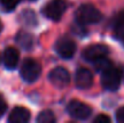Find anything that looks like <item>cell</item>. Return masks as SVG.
Wrapping results in <instances>:
<instances>
[{
  "instance_id": "1",
  "label": "cell",
  "mask_w": 124,
  "mask_h": 123,
  "mask_svg": "<svg viewBox=\"0 0 124 123\" xmlns=\"http://www.w3.org/2000/svg\"><path fill=\"white\" fill-rule=\"evenodd\" d=\"M102 18L101 12L90 4L81 5L76 11V21L80 25H87V24H94L100 22Z\"/></svg>"
},
{
  "instance_id": "2",
  "label": "cell",
  "mask_w": 124,
  "mask_h": 123,
  "mask_svg": "<svg viewBox=\"0 0 124 123\" xmlns=\"http://www.w3.org/2000/svg\"><path fill=\"white\" fill-rule=\"evenodd\" d=\"M101 74H102L101 75V84L105 89L113 92L119 88L121 81H122V75L118 69L112 66V68L102 71Z\"/></svg>"
},
{
  "instance_id": "3",
  "label": "cell",
  "mask_w": 124,
  "mask_h": 123,
  "mask_svg": "<svg viewBox=\"0 0 124 123\" xmlns=\"http://www.w3.org/2000/svg\"><path fill=\"white\" fill-rule=\"evenodd\" d=\"M41 74L40 64L34 59H25L21 68V76L27 82H35Z\"/></svg>"
},
{
  "instance_id": "4",
  "label": "cell",
  "mask_w": 124,
  "mask_h": 123,
  "mask_svg": "<svg viewBox=\"0 0 124 123\" xmlns=\"http://www.w3.org/2000/svg\"><path fill=\"white\" fill-rule=\"evenodd\" d=\"M66 11V2L64 0H51L43 6V15L51 21H59Z\"/></svg>"
},
{
  "instance_id": "5",
  "label": "cell",
  "mask_w": 124,
  "mask_h": 123,
  "mask_svg": "<svg viewBox=\"0 0 124 123\" xmlns=\"http://www.w3.org/2000/svg\"><path fill=\"white\" fill-rule=\"evenodd\" d=\"M68 112L75 120L83 121V120H87L92 115V109H90V106H88L87 104H84L82 101L72 100L68 105Z\"/></svg>"
},
{
  "instance_id": "6",
  "label": "cell",
  "mask_w": 124,
  "mask_h": 123,
  "mask_svg": "<svg viewBox=\"0 0 124 123\" xmlns=\"http://www.w3.org/2000/svg\"><path fill=\"white\" fill-rule=\"evenodd\" d=\"M54 47H55L57 53L62 58H65V59L71 58L76 52V43L74 42V40H71L68 36H63V38L58 39Z\"/></svg>"
},
{
  "instance_id": "7",
  "label": "cell",
  "mask_w": 124,
  "mask_h": 123,
  "mask_svg": "<svg viewBox=\"0 0 124 123\" xmlns=\"http://www.w3.org/2000/svg\"><path fill=\"white\" fill-rule=\"evenodd\" d=\"M48 80L49 82L54 86V87H58V88H64L69 84L70 82V73L65 69V68H62V66H58V68H54L49 75H48Z\"/></svg>"
},
{
  "instance_id": "8",
  "label": "cell",
  "mask_w": 124,
  "mask_h": 123,
  "mask_svg": "<svg viewBox=\"0 0 124 123\" xmlns=\"http://www.w3.org/2000/svg\"><path fill=\"white\" fill-rule=\"evenodd\" d=\"M107 54H108V47L105 46V45H100V43L88 46L82 53L83 58L87 62H92V63L95 62L96 59L101 58V57L107 56Z\"/></svg>"
},
{
  "instance_id": "9",
  "label": "cell",
  "mask_w": 124,
  "mask_h": 123,
  "mask_svg": "<svg viewBox=\"0 0 124 123\" xmlns=\"http://www.w3.org/2000/svg\"><path fill=\"white\" fill-rule=\"evenodd\" d=\"M75 83L81 89L89 88L92 86V83H93V74H92V71L85 69V68L78 69L76 71V74H75Z\"/></svg>"
},
{
  "instance_id": "10",
  "label": "cell",
  "mask_w": 124,
  "mask_h": 123,
  "mask_svg": "<svg viewBox=\"0 0 124 123\" xmlns=\"http://www.w3.org/2000/svg\"><path fill=\"white\" fill-rule=\"evenodd\" d=\"M29 120H30V112L28 109L23 106L15 107L8 116L10 123H27Z\"/></svg>"
},
{
  "instance_id": "11",
  "label": "cell",
  "mask_w": 124,
  "mask_h": 123,
  "mask_svg": "<svg viewBox=\"0 0 124 123\" xmlns=\"http://www.w3.org/2000/svg\"><path fill=\"white\" fill-rule=\"evenodd\" d=\"M19 53L15 47H7L4 52V64L7 69H15L18 65Z\"/></svg>"
},
{
  "instance_id": "12",
  "label": "cell",
  "mask_w": 124,
  "mask_h": 123,
  "mask_svg": "<svg viewBox=\"0 0 124 123\" xmlns=\"http://www.w3.org/2000/svg\"><path fill=\"white\" fill-rule=\"evenodd\" d=\"M112 28L117 38L122 39L124 36V11L119 12L112 22Z\"/></svg>"
},
{
  "instance_id": "13",
  "label": "cell",
  "mask_w": 124,
  "mask_h": 123,
  "mask_svg": "<svg viewBox=\"0 0 124 123\" xmlns=\"http://www.w3.org/2000/svg\"><path fill=\"white\" fill-rule=\"evenodd\" d=\"M16 40L23 48H27V49H30L33 43H34L33 36L28 33H24V32H19L16 36Z\"/></svg>"
},
{
  "instance_id": "14",
  "label": "cell",
  "mask_w": 124,
  "mask_h": 123,
  "mask_svg": "<svg viewBox=\"0 0 124 123\" xmlns=\"http://www.w3.org/2000/svg\"><path fill=\"white\" fill-rule=\"evenodd\" d=\"M93 63H94L95 69H96L99 73H102V71H105V70H107V69H110V68L113 66L112 62H111L106 56H105V57H101V58H99V59H96V60L93 62Z\"/></svg>"
},
{
  "instance_id": "15",
  "label": "cell",
  "mask_w": 124,
  "mask_h": 123,
  "mask_svg": "<svg viewBox=\"0 0 124 123\" xmlns=\"http://www.w3.org/2000/svg\"><path fill=\"white\" fill-rule=\"evenodd\" d=\"M36 121L39 123H54L55 122V116L51 110H45V111L40 112Z\"/></svg>"
},
{
  "instance_id": "16",
  "label": "cell",
  "mask_w": 124,
  "mask_h": 123,
  "mask_svg": "<svg viewBox=\"0 0 124 123\" xmlns=\"http://www.w3.org/2000/svg\"><path fill=\"white\" fill-rule=\"evenodd\" d=\"M0 1L6 11H12L19 4V0H0Z\"/></svg>"
},
{
  "instance_id": "17",
  "label": "cell",
  "mask_w": 124,
  "mask_h": 123,
  "mask_svg": "<svg viewBox=\"0 0 124 123\" xmlns=\"http://www.w3.org/2000/svg\"><path fill=\"white\" fill-rule=\"evenodd\" d=\"M94 122L95 123H110L111 122V118L106 115H99L94 118Z\"/></svg>"
},
{
  "instance_id": "18",
  "label": "cell",
  "mask_w": 124,
  "mask_h": 123,
  "mask_svg": "<svg viewBox=\"0 0 124 123\" xmlns=\"http://www.w3.org/2000/svg\"><path fill=\"white\" fill-rule=\"evenodd\" d=\"M116 118H117L118 122L124 123V107H121V109L117 111V114H116Z\"/></svg>"
},
{
  "instance_id": "19",
  "label": "cell",
  "mask_w": 124,
  "mask_h": 123,
  "mask_svg": "<svg viewBox=\"0 0 124 123\" xmlns=\"http://www.w3.org/2000/svg\"><path fill=\"white\" fill-rule=\"evenodd\" d=\"M6 109H7V105H6V103H5V100L2 99V97L0 95V117L5 114V111H6Z\"/></svg>"
},
{
  "instance_id": "20",
  "label": "cell",
  "mask_w": 124,
  "mask_h": 123,
  "mask_svg": "<svg viewBox=\"0 0 124 123\" xmlns=\"http://www.w3.org/2000/svg\"><path fill=\"white\" fill-rule=\"evenodd\" d=\"M1 29H2V24H1V22H0V32H1Z\"/></svg>"
},
{
  "instance_id": "21",
  "label": "cell",
  "mask_w": 124,
  "mask_h": 123,
  "mask_svg": "<svg viewBox=\"0 0 124 123\" xmlns=\"http://www.w3.org/2000/svg\"><path fill=\"white\" fill-rule=\"evenodd\" d=\"M121 40H122V42H123V45H124V36L122 38V39H121Z\"/></svg>"
},
{
  "instance_id": "22",
  "label": "cell",
  "mask_w": 124,
  "mask_h": 123,
  "mask_svg": "<svg viewBox=\"0 0 124 123\" xmlns=\"http://www.w3.org/2000/svg\"><path fill=\"white\" fill-rule=\"evenodd\" d=\"M31 1H33V0H31Z\"/></svg>"
}]
</instances>
